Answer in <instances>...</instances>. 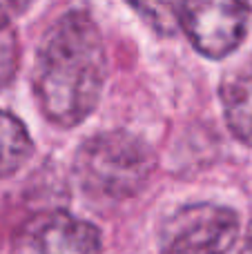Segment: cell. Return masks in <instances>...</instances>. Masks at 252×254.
Masks as SVG:
<instances>
[{
  "instance_id": "cell-1",
  "label": "cell",
  "mask_w": 252,
  "mask_h": 254,
  "mask_svg": "<svg viewBox=\"0 0 252 254\" xmlns=\"http://www.w3.org/2000/svg\"><path fill=\"white\" fill-rule=\"evenodd\" d=\"M107 56L87 11L71 9L43 36L36 54L34 92L45 119L58 127L80 125L101 101Z\"/></svg>"
},
{
  "instance_id": "cell-8",
  "label": "cell",
  "mask_w": 252,
  "mask_h": 254,
  "mask_svg": "<svg viewBox=\"0 0 252 254\" xmlns=\"http://www.w3.org/2000/svg\"><path fill=\"white\" fill-rule=\"evenodd\" d=\"M183 0H127V4L159 34L179 29V11Z\"/></svg>"
},
{
  "instance_id": "cell-9",
  "label": "cell",
  "mask_w": 252,
  "mask_h": 254,
  "mask_svg": "<svg viewBox=\"0 0 252 254\" xmlns=\"http://www.w3.org/2000/svg\"><path fill=\"white\" fill-rule=\"evenodd\" d=\"M31 4L34 0H0V31L7 29L16 18H20Z\"/></svg>"
},
{
  "instance_id": "cell-4",
  "label": "cell",
  "mask_w": 252,
  "mask_h": 254,
  "mask_svg": "<svg viewBox=\"0 0 252 254\" xmlns=\"http://www.w3.org/2000/svg\"><path fill=\"white\" fill-rule=\"evenodd\" d=\"M250 16L248 0H183L179 27L196 52L208 58H226L244 43Z\"/></svg>"
},
{
  "instance_id": "cell-6",
  "label": "cell",
  "mask_w": 252,
  "mask_h": 254,
  "mask_svg": "<svg viewBox=\"0 0 252 254\" xmlns=\"http://www.w3.org/2000/svg\"><path fill=\"white\" fill-rule=\"evenodd\" d=\"M221 103L235 138L252 145V61L223 80Z\"/></svg>"
},
{
  "instance_id": "cell-2",
  "label": "cell",
  "mask_w": 252,
  "mask_h": 254,
  "mask_svg": "<svg viewBox=\"0 0 252 254\" xmlns=\"http://www.w3.org/2000/svg\"><path fill=\"white\" fill-rule=\"evenodd\" d=\"M154 165V152L145 140L114 129L101 131L80 145L74 158V176L87 196L123 201L145 188Z\"/></svg>"
},
{
  "instance_id": "cell-3",
  "label": "cell",
  "mask_w": 252,
  "mask_h": 254,
  "mask_svg": "<svg viewBox=\"0 0 252 254\" xmlns=\"http://www.w3.org/2000/svg\"><path fill=\"white\" fill-rule=\"evenodd\" d=\"M239 237V216L217 203L179 207L161 228V254H230Z\"/></svg>"
},
{
  "instance_id": "cell-7",
  "label": "cell",
  "mask_w": 252,
  "mask_h": 254,
  "mask_svg": "<svg viewBox=\"0 0 252 254\" xmlns=\"http://www.w3.org/2000/svg\"><path fill=\"white\" fill-rule=\"evenodd\" d=\"M31 152L34 143L22 121L0 110V179L16 174L31 156Z\"/></svg>"
},
{
  "instance_id": "cell-10",
  "label": "cell",
  "mask_w": 252,
  "mask_h": 254,
  "mask_svg": "<svg viewBox=\"0 0 252 254\" xmlns=\"http://www.w3.org/2000/svg\"><path fill=\"white\" fill-rule=\"evenodd\" d=\"M241 254H252V221L248 225V232H246V241H244V248H241Z\"/></svg>"
},
{
  "instance_id": "cell-5",
  "label": "cell",
  "mask_w": 252,
  "mask_h": 254,
  "mask_svg": "<svg viewBox=\"0 0 252 254\" xmlns=\"http://www.w3.org/2000/svg\"><path fill=\"white\" fill-rule=\"evenodd\" d=\"M101 248L96 225L65 210H47L16 230L9 254H101Z\"/></svg>"
}]
</instances>
